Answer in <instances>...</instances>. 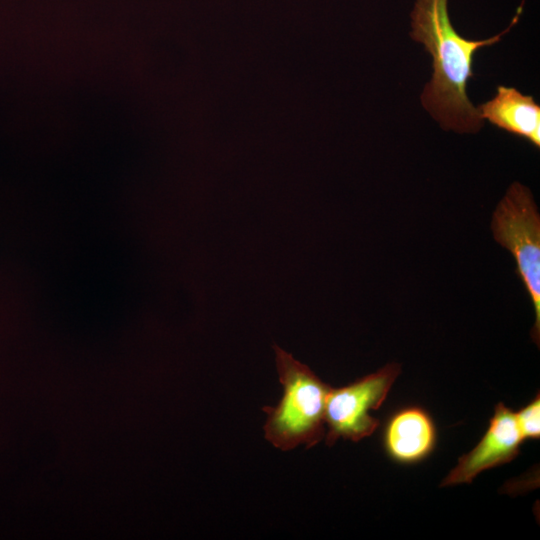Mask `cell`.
I'll return each mask as SVG.
<instances>
[{"label":"cell","mask_w":540,"mask_h":540,"mask_svg":"<svg viewBox=\"0 0 540 540\" xmlns=\"http://www.w3.org/2000/svg\"><path fill=\"white\" fill-rule=\"evenodd\" d=\"M491 229L494 239L515 259L517 273L534 307L531 337L539 346L540 215L529 188L519 182L510 185L494 211Z\"/></svg>","instance_id":"obj_3"},{"label":"cell","mask_w":540,"mask_h":540,"mask_svg":"<svg viewBox=\"0 0 540 540\" xmlns=\"http://www.w3.org/2000/svg\"><path fill=\"white\" fill-rule=\"evenodd\" d=\"M477 110L482 120L540 147V106L533 96L499 85L495 96Z\"/></svg>","instance_id":"obj_6"},{"label":"cell","mask_w":540,"mask_h":540,"mask_svg":"<svg viewBox=\"0 0 540 540\" xmlns=\"http://www.w3.org/2000/svg\"><path fill=\"white\" fill-rule=\"evenodd\" d=\"M436 430L429 414L419 407H407L395 413L387 423L384 444L392 459L414 463L434 448Z\"/></svg>","instance_id":"obj_7"},{"label":"cell","mask_w":540,"mask_h":540,"mask_svg":"<svg viewBox=\"0 0 540 540\" xmlns=\"http://www.w3.org/2000/svg\"><path fill=\"white\" fill-rule=\"evenodd\" d=\"M517 425L524 439H538L540 436L539 394L520 411L515 413Z\"/></svg>","instance_id":"obj_8"},{"label":"cell","mask_w":540,"mask_h":540,"mask_svg":"<svg viewBox=\"0 0 540 540\" xmlns=\"http://www.w3.org/2000/svg\"><path fill=\"white\" fill-rule=\"evenodd\" d=\"M523 2L508 27L483 40L461 36L449 17L448 0H416L410 14V36L421 43L432 58L431 80L421 94L422 106L445 130L477 133L484 124L467 94L474 77L475 53L498 43L518 22Z\"/></svg>","instance_id":"obj_1"},{"label":"cell","mask_w":540,"mask_h":540,"mask_svg":"<svg viewBox=\"0 0 540 540\" xmlns=\"http://www.w3.org/2000/svg\"><path fill=\"white\" fill-rule=\"evenodd\" d=\"M400 372L399 364L389 363L349 385L331 387L325 408L326 444L331 446L340 438L359 441L370 436L380 424L370 411L385 401Z\"/></svg>","instance_id":"obj_4"},{"label":"cell","mask_w":540,"mask_h":540,"mask_svg":"<svg viewBox=\"0 0 540 540\" xmlns=\"http://www.w3.org/2000/svg\"><path fill=\"white\" fill-rule=\"evenodd\" d=\"M283 395L275 407H264L265 438L287 451L316 445L325 437V408L330 386L289 352L273 345Z\"/></svg>","instance_id":"obj_2"},{"label":"cell","mask_w":540,"mask_h":540,"mask_svg":"<svg viewBox=\"0 0 540 540\" xmlns=\"http://www.w3.org/2000/svg\"><path fill=\"white\" fill-rule=\"evenodd\" d=\"M522 441L515 412L498 403L481 440L458 459L441 487L470 483L484 470L512 461L519 454Z\"/></svg>","instance_id":"obj_5"}]
</instances>
